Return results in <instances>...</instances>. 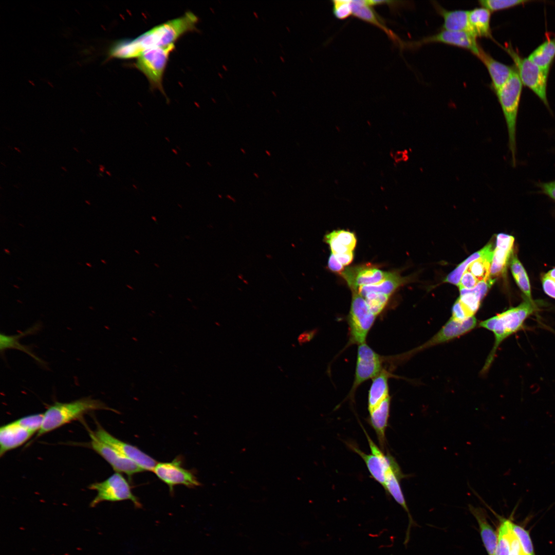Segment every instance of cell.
I'll use <instances>...</instances> for the list:
<instances>
[{"instance_id":"cell-50","label":"cell","mask_w":555,"mask_h":555,"mask_svg":"<svg viewBox=\"0 0 555 555\" xmlns=\"http://www.w3.org/2000/svg\"><path fill=\"white\" fill-rule=\"evenodd\" d=\"M254 174V176H255V177H256L257 178H258V175H257V174H256V173H254V174Z\"/></svg>"},{"instance_id":"cell-40","label":"cell","mask_w":555,"mask_h":555,"mask_svg":"<svg viewBox=\"0 0 555 555\" xmlns=\"http://www.w3.org/2000/svg\"><path fill=\"white\" fill-rule=\"evenodd\" d=\"M325 241L329 245L332 253L334 255L341 254L348 251H351L337 239L332 231L325 236Z\"/></svg>"},{"instance_id":"cell-37","label":"cell","mask_w":555,"mask_h":555,"mask_svg":"<svg viewBox=\"0 0 555 555\" xmlns=\"http://www.w3.org/2000/svg\"><path fill=\"white\" fill-rule=\"evenodd\" d=\"M1 350H5L7 348H16L19 350H22L30 356L32 357L34 359L38 361H40V359L36 358L32 354L29 349H27L24 346L22 345L17 341V339L20 336H7L5 334H1Z\"/></svg>"},{"instance_id":"cell-36","label":"cell","mask_w":555,"mask_h":555,"mask_svg":"<svg viewBox=\"0 0 555 555\" xmlns=\"http://www.w3.org/2000/svg\"><path fill=\"white\" fill-rule=\"evenodd\" d=\"M44 413L24 416L15 421L21 425L35 434L40 431L43 421Z\"/></svg>"},{"instance_id":"cell-25","label":"cell","mask_w":555,"mask_h":555,"mask_svg":"<svg viewBox=\"0 0 555 555\" xmlns=\"http://www.w3.org/2000/svg\"><path fill=\"white\" fill-rule=\"evenodd\" d=\"M407 281L397 272H387L385 276L379 282L360 286L357 291L362 297L369 292L382 293L390 297Z\"/></svg>"},{"instance_id":"cell-32","label":"cell","mask_w":555,"mask_h":555,"mask_svg":"<svg viewBox=\"0 0 555 555\" xmlns=\"http://www.w3.org/2000/svg\"><path fill=\"white\" fill-rule=\"evenodd\" d=\"M510 521L501 519L498 530V541L494 555H509V529Z\"/></svg>"},{"instance_id":"cell-6","label":"cell","mask_w":555,"mask_h":555,"mask_svg":"<svg viewBox=\"0 0 555 555\" xmlns=\"http://www.w3.org/2000/svg\"><path fill=\"white\" fill-rule=\"evenodd\" d=\"M90 490H95L97 494L91 501L90 506L95 507L103 502H116L131 501L136 507L141 508V504L133 493L128 482L121 473L115 472L105 480L95 482L89 485Z\"/></svg>"},{"instance_id":"cell-30","label":"cell","mask_w":555,"mask_h":555,"mask_svg":"<svg viewBox=\"0 0 555 555\" xmlns=\"http://www.w3.org/2000/svg\"><path fill=\"white\" fill-rule=\"evenodd\" d=\"M493 251L494 249L492 244L489 243L483 249L472 254L462 263L460 264L457 268L448 275L445 282L458 286L465 270H466L468 265L471 262L492 252Z\"/></svg>"},{"instance_id":"cell-23","label":"cell","mask_w":555,"mask_h":555,"mask_svg":"<svg viewBox=\"0 0 555 555\" xmlns=\"http://www.w3.org/2000/svg\"><path fill=\"white\" fill-rule=\"evenodd\" d=\"M433 5L436 12L443 18L442 29L452 31H464L471 34L468 18L469 10H447L436 2H433Z\"/></svg>"},{"instance_id":"cell-43","label":"cell","mask_w":555,"mask_h":555,"mask_svg":"<svg viewBox=\"0 0 555 555\" xmlns=\"http://www.w3.org/2000/svg\"><path fill=\"white\" fill-rule=\"evenodd\" d=\"M477 282V280L473 275L471 272L466 270L460 279L458 286L459 289H471L476 286Z\"/></svg>"},{"instance_id":"cell-2","label":"cell","mask_w":555,"mask_h":555,"mask_svg":"<svg viewBox=\"0 0 555 555\" xmlns=\"http://www.w3.org/2000/svg\"><path fill=\"white\" fill-rule=\"evenodd\" d=\"M538 309L533 300L527 298L519 305L479 322L478 326L491 331L494 338L493 346L481 369L482 375L489 371L502 342L522 330L525 321Z\"/></svg>"},{"instance_id":"cell-48","label":"cell","mask_w":555,"mask_h":555,"mask_svg":"<svg viewBox=\"0 0 555 555\" xmlns=\"http://www.w3.org/2000/svg\"><path fill=\"white\" fill-rule=\"evenodd\" d=\"M227 197L229 199H231V200H233V201H234L235 202V199L234 198H233L231 196H230L229 195H227Z\"/></svg>"},{"instance_id":"cell-18","label":"cell","mask_w":555,"mask_h":555,"mask_svg":"<svg viewBox=\"0 0 555 555\" xmlns=\"http://www.w3.org/2000/svg\"><path fill=\"white\" fill-rule=\"evenodd\" d=\"M514 243L513 236L504 233L497 234L490 268L491 279L502 275L506 271L513 255Z\"/></svg>"},{"instance_id":"cell-51","label":"cell","mask_w":555,"mask_h":555,"mask_svg":"<svg viewBox=\"0 0 555 555\" xmlns=\"http://www.w3.org/2000/svg\"><path fill=\"white\" fill-rule=\"evenodd\" d=\"M240 150L242 151V152H243V153L244 154H245V153H245V151H244V149H243L242 148H241V149H240Z\"/></svg>"},{"instance_id":"cell-29","label":"cell","mask_w":555,"mask_h":555,"mask_svg":"<svg viewBox=\"0 0 555 555\" xmlns=\"http://www.w3.org/2000/svg\"><path fill=\"white\" fill-rule=\"evenodd\" d=\"M512 275L517 286L526 298L532 300L529 279L526 270L516 255L512 256L510 262Z\"/></svg>"},{"instance_id":"cell-16","label":"cell","mask_w":555,"mask_h":555,"mask_svg":"<svg viewBox=\"0 0 555 555\" xmlns=\"http://www.w3.org/2000/svg\"><path fill=\"white\" fill-rule=\"evenodd\" d=\"M386 274L387 272L371 264L347 267L340 273L352 292H357L360 286L379 282Z\"/></svg>"},{"instance_id":"cell-5","label":"cell","mask_w":555,"mask_h":555,"mask_svg":"<svg viewBox=\"0 0 555 555\" xmlns=\"http://www.w3.org/2000/svg\"><path fill=\"white\" fill-rule=\"evenodd\" d=\"M502 47L512 59L523 85L529 88L549 109L547 91L549 72L540 67L528 57H521L511 45Z\"/></svg>"},{"instance_id":"cell-11","label":"cell","mask_w":555,"mask_h":555,"mask_svg":"<svg viewBox=\"0 0 555 555\" xmlns=\"http://www.w3.org/2000/svg\"><path fill=\"white\" fill-rule=\"evenodd\" d=\"M96 437L110 446L124 457L141 467L144 471H153L157 461L137 447L123 441L114 437L97 422V428L93 432Z\"/></svg>"},{"instance_id":"cell-9","label":"cell","mask_w":555,"mask_h":555,"mask_svg":"<svg viewBox=\"0 0 555 555\" xmlns=\"http://www.w3.org/2000/svg\"><path fill=\"white\" fill-rule=\"evenodd\" d=\"M352 293L347 320L349 330V342L359 345L365 343L367 334L373 326L377 316L371 310L362 296L357 292Z\"/></svg>"},{"instance_id":"cell-33","label":"cell","mask_w":555,"mask_h":555,"mask_svg":"<svg viewBox=\"0 0 555 555\" xmlns=\"http://www.w3.org/2000/svg\"><path fill=\"white\" fill-rule=\"evenodd\" d=\"M525 0H480L481 7L486 8L491 12L511 8L519 5L531 2Z\"/></svg>"},{"instance_id":"cell-41","label":"cell","mask_w":555,"mask_h":555,"mask_svg":"<svg viewBox=\"0 0 555 555\" xmlns=\"http://www.w3.org/2000/svg\"><path fill=\"white\" fill-rule=\"evenodd\" d=\"M359 2L364 5L373 7L378 5H386L393 10L399 9L406 5L404 3L406 2L398 1H377V0H361Z\"/></svg>"},{"instance_id":"cell-49","label":"cell","mask_w":555,"mask_h":555,"mask_svg":"<svg viewBox=\"0 0 555 555\" xmlns=\"http://www.w3.org/2000/svg\"><path fill=\"white\" fill-rule=\"evenodd\" d=\"M266 153L268 156H270V153H269V151H266Z\"/></svg>"},{"instance_id":"cell-38","label":"cell","mask_w":555,"mask_h":555,"mask_svg":"<svg viewBox=\"0 0 555 555\" xmlns=\"http://www.w3.org/2000/svg\"><path fill=\"white\" fill-rule=\"evenodd\" d=\"M332 13L339 20H344L352 15L350 1H332Z\"/></svg>"},{"instance_id":"cell-34","label":"cell","mask_w":555,"mask_h":555,"mask_svg":"<svg viewBox=\"0 0 555 555\" xmlns=\"http://www.w3.org/2000/svg\"><path fill=\"white\" fill-rule=\"evenodd\" d=\"M511 528L518 539L525 555H534L532 542L529 532L524 527L512 523Z\"/></svg>"},{"instance_id":"cell-26","label":"cell","mask_w":555,"mask_h":555,"mask_svg":"<svg viewBox=\"0 0 555 555\" xmlns=\"http://www.w3.org/2000/svg\"><path fill=\"white\" fill-rule=\"evenodd\" d=\"M491 13L489 10L483 7L469 10L470 33L476 39H493L490 27Z\"/></svg>"},{"instance_id":"cell-46","label":"cell","mask_w":555,"mask_h":555,"mask_svg":"<svg viewBox=\"0 0 555 555\" xmlns=\"http://www.w3.org/2000/svg\"><path fill=\"white\" fill-rule=\"evenodd\" d=\"M541 186L543 192L555 200V180L543 183Z\"/></svg>"},{"instance_id":"cell-31","label":"cell","mask_w":555,"mask_h":555,"mask_svg":"<svg viewBox=\"0 0 555 555\" xmlns=\"http://www.w3.org/2000/svg\"><path fill=\"white\" fill-rule=\"evenodd\" d=\"M493 252L471 262L466 270L471 272L477 281H486L490 279V268Z\"/></svg>"},{"instance_id":"cell-13","label":"cell","mask_w":555,"mask_h":555,"mask_svg":"<svg viewBox=\"0 0 555 555\" xmlns=\"http://www.w3.org/2000/svg\"><path fill=\"white\" fill-rule=\"evenodd\" d=\"M355 378L351 393L370 378H374L382 371L383 358L366 343L358 345Z\"/></svg>"},{"instance_id":"cell-21","label":"cell","mask_w":555,"mask_h":555,"mask_svg":"<svg viewBox=\"0 0 555 555\" xmlns=\"http://www.w3.org/2000/svg\"><path fill=\"white\" fill-rule=\"evenodd\" d=\"M405 477H406V475L402 472L400 468L390 470L386 475L384 489L386 493L390 494L408 514L409 522L404 543L406 544L410 538V528L414 524V522L410 514L400 484V480Z\"/></svg>"},{"instance_id":"cell-35","label":"cell","mask_w":555,"mask_h":555,"mask_svg":"<svg viewBox=\"0 0 555 555\" xmlns=\"http://www.w3.org/2000/svg\"><path fill=\"white\" fill-rule=\"evenodd\" d=\"M390 297L387 295L376 292H369L363 297L371 310L377 316L385 307Z\"/></svg>"},{"instance_id":"cell-7","label":"cell","mask_w":555,"mask_h":555,"mask_svg":"<svg viewBox=\"0 0 555 555\" xmlns=\"http://www.w3.org/2000/svg\"><path fill=\"white\" fill-rule=\"evenodd\" d=\"M174 44L146 49L138 58L135 67L147 79L151 87L164 94L162 78Z\"/></svg>"},{"instance_id":"cell-1","label":"cell","mask_w":555,"mask_h":555,"mask_svg":"<svg viewBox=\"0 0 555 555\" xmlns=\"http://www.w3.org/2000/svg\"><path fill=\"white\" fill-rule=\"evenodd\" d=\"M197 22L195 14L187 12L181 16L155 26L136 38L113 42L107 50V58H137L146 49L174 44L184 34L196 29Z\"/></svg>"},{"instance_id":"cell-22","label":"cell","mask_w":555,"mask_h":555,"mask_svg":"<svg viewBox=\"0 0 555 555\" xmlns=\"http://www.w3.org/2000/svg\"><path fill=\"white\" fill-rule=\"evenodd\" d=\"M391 397L389 396L378 406L369 412L368 423L374 430L381 449L385 452L386 447L385 432L390 412Z\"/></svg>"},{"instance_id":"cell-17","label":"cell","mask_w":555,"mask_h":555,"mask_svg":"<svg viewBox=\"0 0 555 555\" xmlns=\"http://www.w3.org/2000/svg\"><path fill=\"white\" fill-rule=\"evenodd\" d=\"M352 15L373 25L382 31L400 50L408 49V42L402 40L389 28L385 22L373 9V7L362 4L359 1H350Z\"/></svg>"},{"instance_id":"cell-47","label":"cell","mask_w":555,"mask_h":555,"mask_svg":"<svg viewBox=\"0 0 555 555\" xmlns=\"http://www.w3.org/2000/svg\"><path fill=\"white\" fill-rule=\"evenodd\" d=\"M338 261L343 265L346 266L349 265L354 259V253L353 251H348L347 252L335 255Z\"/></svg>"},{"instance_id":"cell-27","label":"cell","mask_w":555,"mask_h":555,"mask_svg":"<svg viewBox=\"0 0 555 555\" xmlns=\"http://www.w3.org/2000/svg\"><path fill=\"white\" fill-rule=\"evenodd\" d=\"M389 374L385 370L373 378L368 395V410L369 412L378 406L389 396L388 379Z\"/></svg>"},{"instance_id":"cell-39","label":"cell","mask_w":555,"mask_h":555,"mask_svg":"<svg viewBox=\"0 0 555 555\" xmlns=\"http://www.w3.org/2000/svg\"><path fill=\"white\" fill-rule=\"evenodd\" d=\"M332 232L342 245L349 250L354 251L357 244V238L354 233L344 230H334Z\"/></svg>"},{"instance_id":"cell-24","label":"cell","mask_w":555,"mask_h":555,"mask_svg":"<svg viewBox=\"0 0 555 555\" xmlns=\"http://www.w3.org/2000/svg\"><path fill=\"white\" fill-rule=\"evenodd\" d=\"M469 510L478 524L480 536L488 555H494L498 541L497 532L488 522L485 511L480 507L469 506Z\"/></svg>"},{"instance_id":"cell-20","label":"cell","mask_w":555,"mask_h":555,"mask_svg":"<svg viewBox=\"0 0 555 555\" xmlns=\"http://www.w3.org/2000/svg\"><path fill=\"white\" fill-rule=\"evenodd\" d=\"M477 58L486 67L491 80V87L495 94L509 79L515 68L501 63L481 49Z\"/></svg>"},{"instance_id":"cell-12","label":"cell","mask_w":555,"mask_h":555,"mask_svg":"<svg viewBox=\"0 0 555 555\" xmlns=\"http://www.w3.org/2000/svg\"><path fill=\"white\" fill-rule=\"evenodd\" d=\"M153 472L160 480L168 485L171 492H173L176 485L195 488L200 485L194 473L182 466L181 460L179 457L175 458L171 461L158 462Z\"/></svg>"},{"instance_id":"cell-10","label":"cell","mask_w":555,"mask_h":555,"mask_svg":"<svg viewBox=\"0 0 555 555\" xmlns=\"http://www.w3.org/2000/svg\"><path fill=\"white\" fill-rule=\"evenodd\" d=\"M475 317L464 321L450 319L431 338L422 344L404 354L402 358L406 359L433 346L446 343L469 333L478 325Z\"/></svg>"},{"instance_id":"cell-3","label":"cell","mask_w":555,"mask_h":555,"mask_svg":"<svg viewBox=\"0 0 555 555\" xmlns=\"http://www.w3.org/2000/svg\"><path fill=\"white\" fill-rule=\"evenodd\" d=\"M102 410L116 412L101 400L89 397L69 402H54L44 413L43 423L36 438L72 421L80 419L86 414Z\"/></svg>"},{"instance_id":"cell-14","label":"cell","mask_w":555,"mask_h":555,"mask_svg":"<svg viewBox=\"0 0 555 555\" xmlns=\"http://www.w3.org/2000/svg\"><path fill=\"white\" fill-rule=\"evenodd\" d=\"M439 43L467 49L477 57L482 47L477 39L467 32L452 31L442 29L440 31L418 41L410 42V49H416L422 45Z\"/></svg>"},{"instance_id":"cell-28","label":"cell","mask_w":555,"mask_h":555,"mask_svg":"<svg viewBox=\"0 0 555 555\" xmlns=\"http://www.w3.org/2000/svg\"><path fill=\"white\" fill-rule=\"evenodd\" d=\"M528 58L540 67L549 72L555 58V37L547 39L539 45Z\"/></svg>"},{"instance_id":"cell-8","label":"cell","mask_w":555,"mask_h":555,"mask_svg":"<svg viewBox=\"0 0 555 555\" xmlns=\"http://www.w3.org/2000/svg\"><path fill=\"white\" fill-rule=\"evenodd\" d=\"M361 427L367 438L371 453H364L354 443L346 442V445L363 460L371 477L384 488L387 472L400 467L395 458L389 453L385 454L373 441L364 427L362 425Z\"/></svg>"},{"instance_id":"cell-44","label":"cell","mask_w":555,"mask_h":555,"mask_svg":"<svg viewBox=\"0 0 555 555\" xmlns=\"http://www.w3.org/2000/svg\"><path fill=\"white\" fill-rule=\"evenodd\" d=\"M542 283L545 293L555 299V278L549 276L546 273L542 276Z\"/></svg>"},{"instance_id":"cell-45","label":"cell","mask_w":555,"mask_h":555,"mask_svg":"<svg viewBox=\"0 0 555 555\" xmlns=\"http://www.w3.org/2000/svg\"><path fill=\"white\" fill-rule=\"evenodd\" d=\"M328 267L331 271L334 272L341 273L344 270V266L332 253L330 254L328 258Z\"/></svg>"},{"instance_id":"cell-4","label":"cell","mask_w":555,"mask_h":555,"mask_svg":"<svg viewBox=\"0 0 555 555\" xmlns=\"http://www.w3.org/2000/svg\"><path fill=\"white\" fill-rule=\"evenodd\" d=\"M522 88L523 84L515 68L509 79L496 93L507 125L509 149L514 165L516 163V121Z\"/></svg>"},{"instance_id":"cell-19","label":"cell","mask_w":555,"mask_h":555,"mask_svg":"<svg viewBox=\"0 0 555 555\" xmlns=\"http://www.w3.org/2000/svg\"><path fill=\"white\" fill-rule=\"evenodd\" d=\"M34 434L18 424L15 420L0 428V456L24 444Z\"/></svg>"},{"instance_id":"cell-42","label":"cell","mask_w":555,"mask_h":555,"mask_svg":"<svg viewBox=\"0 0 555 555\" xmlns=\"http://www.w3.org/2000/svg\"><path fill=\"white\" fill-rule=\"evenodd\" d=\"M509 555H525L516 536L511 528V521L509 529Z\"/></svg>"},{"instance_id":"cell-15","label":"cell","mask_w":555,"mask_h":555,"mask_svg":"<svg viewBox=\"0 0 555 555\" xmlns=\"http://www.w3.org/2000/svg\"><path fill=\"white\" fill-rule=\"evenodd\" d=\"M88 432L90 438V447L105 460L116 472L124 473L131 478L133 475L144 471L136 464L98 439L93 431L88 430Z\"/></svg>"}]
</instances>
